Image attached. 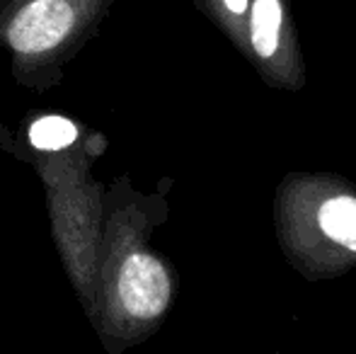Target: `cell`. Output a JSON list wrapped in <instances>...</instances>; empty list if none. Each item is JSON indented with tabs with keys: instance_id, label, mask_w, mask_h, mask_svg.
<instances>
[{
	"instance_id": "obj_1",
	"label": "cell",
	"mask_w": 356,
	"mask_h": 354,
	"mask_svg": "<svg viewBox=\"0 0 356 354\" xmlns=\"http://www.w3.org/2000/svg\"><path fill=\"white\" fill-rule=\"evenodd\" d=\"M104 0H17L5 24V42L19 63H42L78 42Z\"/></svg>"
},
{
	"instance_id": "obj_2",
	"label": "cell",
	"mask_w": 356,
	"mask_h": 354,
	"mask_svg": "<svg viewBox=\"0 0 356 354\" xmlns=\"http://www.w3.org/2000/svg\"><path fill=\"white\" fill-rule=\"evenodd\" d=\"M117 296L124 313L136 321L158 318L170 303V277L148 252H131L119 267Z\"/></svg>"
},
{
	"instance_id": "obj_3",
	"label": "cell",
	"mask_w": 356,
	"mask_h": 354,
	"mask_svg": "<svg viewBox=\"0 0 356 354\" xmlns=\"http://www.w3.org/2000/svg\"><path fill=\"white\" fill-rule=\"evenodd\" d=\"M320 228L334 243L356 252V199L332 197L320 207Z\"/></svg>"
},
{
	"instance_id": "obj_4",
	"label": "cell",
	"mask_w": 356,
	"mask_h": 354,
	"mask_svg": "<svg viewBox=\"0 0 356 354\" xmlns=\"http://www.w3.org/2000/svg\"><path fill=\"white\" fill-rule=\"evenodd\" d=\"M282 29V3L279 0H254L252 5V44L262 58H269L279 47Z\"/></svg>"
},
{
	"instance_id": "obj_5",
	"label": "cell",
	"mask_w": 356,
	"mask_h": 354,
	"mask_svg": "<svg viewBox=\"0 0 356 354\" xmlns=\"http://www.w3.org/2000/svg\"><path fill=\"white\" fill-rule=\"evenodd\" d=\"M78 138V127L66 117H42L29 127V143L39 151H63Z\"/></svg>"
},
{
	"instance_id": "obj_6",
	"label": "cell",
	"mask_w": 356,
	"mask_h": 354,
	"mask_svg": "<svg viewBox=\"0 0 356 354\" xmlns=\"http://www.w3.org/2000/svg\"><path fill=\"white\" fill-rule=\"evenodd\" d=\"M223 5L230 10V13H235V15H243L245 10H248L250 0H223Z\"/></svg>"
}]
</instances>
